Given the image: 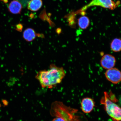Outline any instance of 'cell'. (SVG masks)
<instances>
[{
  "label": "cell",
  "mask_w": 121,
  "mask_h": 121,
  "mask_svg": "<svg viewBox=\"0 0 121 121\" xmlns=\"http://www.w3.org/2000/svg\"><path fill=\"white\" fill-rule=\"evenodd\" d=\"M65 75L66 72L63 68L52 64L48 70L38 72L36 78L42 87L52 88L61 83Z\"/></svg>",
  "instance_id": "obj_1"
},
{
  "label": "cell",
  "mask_w": 121,
  "mask_h": 121,
  "mask_svg": "<svg viewBox=\"0 0 121 121\" xmlns=\"http://www.w3.org/2000/svg\"><path fill=\"white\" fill-rule=\"evenodd\" d=\"M50 113L52 117H59L62 121H88L78 110L68 107L60 101L52 103Z\"/></svg>",
  "instance_id": "obj_2"
},
{
  "label": "cell",
  "mask_w": 121,
  "mask_h": 121,
  "mask_svg": "<svg viewBox=\"0 0 121 121\" xmlns=\"http://www.w3.org/2000/svg\"><path fill=\"white\" fill-rule=\"evenodd\" d=\"M112 101L106 92L101 99V103L104 105V108L109 116L114 121H121V107Z\"/></svg>",
  "instance_id": "obj_3"
},
{
  "label": "cell",
  "mask_w": 121,
  "mask_h": 121,
  "mask_svg": "<svg viewBox=\"0 0 121 121\" xmlns=\"http://www.w3.org/2000/svg\"><path fill=\"white\" fill-rule=\"evenodd\" d=\"M119 3L120 2L119 1L115 2L113 0H92L90 3L83 7L78 12L83 13L89 8L95 6L113 10L117 6Z\"/></svg>",
  "instance_id": "obj_4"
},
{
  "label": "cell",
  "mask_w": 121,
  "mask_h": 121,
  "mask_svg": "<svg viewBox=\"0 0 121 121\" xmlns=\"http://www.w3.org/2000/svg\"><path fill=\"white\" fill-rule=\"evenodd\" d=\"M105 74L107 79L113 84H117L121 81V72L117 68L107 69Z\"/></svg>",
  "instance_id": "obj_5"
},
{
  "label": "cell",
  "mask_w": 121,
  "mask_h": 121,
  "mask_svg": "<svg viewBox=\"0 0 121 121\" xmlns=\"http://www.w3.org/2000/svg\"><path fill=\"white\" fill-rule=\"evenodd\" d=\"M116 63L115 57L111 54L104 55L100 61L101 65L104 69H108L114 68Z\"/></svg>",
  "instance_id": "obj_6"
},
{
  "label": "cell",
  "mask_w": 121,
  "mask_h": 121,
  "mask_svg": "<svg viewBox=\"0 0 121 121\" xmlns=\"http://www.w3.org/2000/svg\"><path fill=\"white\" fill-rule=\"evenodd\" d=\"M95 103L94 100L90 98H86L82 99L81 102V108L83 112L90 113L93 110Z\"/></svg>",
  "instance_id": "obj_7"
},
{
  "label": "cell",
  "mask_w": 121,
  "mask_h": 121,
  "mask_svg": "<svg viewBox=\"0 0 121 121\" xmlns=\"http://www.w3.org/2000/svg\"><path fill=\"white\" fill-rule=\"evenodd\" d=\"M22 4L19 1L13 0L9 4V11L13 14H17L21 13L22 9Z\"/></svg>",
  "instance_id": "obj_8"
},
{
  "label": "cell",
  "mask_w": 121,
  "mask_h": 121,
  "mask_svg": "<svg viewBox=\"0 0 121 121\" xmlns=\"http://www.w3.org/2000/svg\"><path fill=\"white\" fill-rule=\"evenodd\" d=\"M36 35L35 30L31 28H28L24 31L23 37L26 41L30 42L33 41L35 39Z\"/></svg>",
  "instance_id": "obj_9"
},
{
  "label": "cell",
  "mask_w": 121,
  "mask_h": 121,
  "mask_svg": "<svg viewBox=\"0 0 121 121\" xmlns=\"http://www.w3.org/2000/svg\"><path fill=\"white\" fill-rule=\"evenodd\" d=\"M42 4V0H31L28 3V8L32 11H37L41 8Z\"/></svg>",
  "instance_id": "obj_10"
},
{
  "label": "cell",
  "mask_w": 121,
  "mask_h": 121,
  "mask_svg": "<svg viewBox=\"0 0 121 121\" xmlns=\"http://www.w3.org/2000/svg\"><path fill=\"white\" fill-rule=\"evenodd\" d=\"M110 48L114 52H119L121 51V39L115 38L110 43Z\"/></svg>",
  "instance_id": "obj_11"
},
{
  "label": "cell",
  "mask_w": 121,
  "mask_h": 121,
  "mask_svg": "<svg viewBox=\"0 0 121 121\" xmlns=\"http://www.w3.org/2000/svg\"><path fill=\"white\" fill-rule=\"evenodd\" d=\"M90 23V19L87 16H82L78 20V26L81 29H86L89 26Z\"/></svg>",
  "instance_id": "obj_12"
},
{
  "label": "cell",
  "mask_w": 121,
  "mask_h": 121,
  "mask_svg": "<svg viewBox=\"0 0 121 121\" xmlns=\"http://www.w3.org/2000/svg\"><path fill=\"white\" fill-rule=\"evenodd\" d=\"M22 25L20 24H18L16 26V29L18 31H22Z\"/></svg>",
  "instance_id": "obj_13"
},
{
  "label": "cell",
  "mask_w": 121,
  "mask_h": 121,
  "mask_svg": "<svg viewBox=\"0 0 121 121\" xmlns=\"http://www.w3.org/2000/svg\"><path fill=\"white\" fill-rule=\"evenodd\" d=\"M2 102L3 103V104H4V105L5 106H7L8 104V101L6 100L5 99H3L2 101Z\"/></svg>",
  "instance_id": "obj_14"
},
{
  "label": "cell",
  "mask_w": 121,
  "mask_h": 121,
  "mask_svg": "<svg viewBox=\"0 0 121 121\" xmlns=\"http://www.w3.org/2000/svg\"><path fill=\"white\" fill-rule=\"evenodd\" d=\"M119 105H120L121 106V95L120 96H119Z\"/></svg>",
  "instance_id": "obj_15"
},
{
  "label": "cell",
  "mask_w": 121,
  "mask_h": 121,
  "mask_svg": "<svg viewBox=\"0 0 121 121\" xmlns=\"http://www.w3.org/2000/svg\"><path fill=\"white\" fill-rule=\"evenodd\" d=\"M3 2L6 3H7L8 2V0H2Z\"/></svg>",
  "instance_id": "obj_16"
},
{
  "label": "cell",
  "mask_w": 121,
  "mask_h": 121,
  "mask_svg": "<svg viewBox=\"0 0 121 121\" xmlns=\"http://www.w3.org/2000/svg\"><path fill=\"white\" fill-rule=\"evenodd\" d=\"M1 107V105H0V107Z\"/></svg>",
  "instance_id": "obj_17"
}]
</instances>
